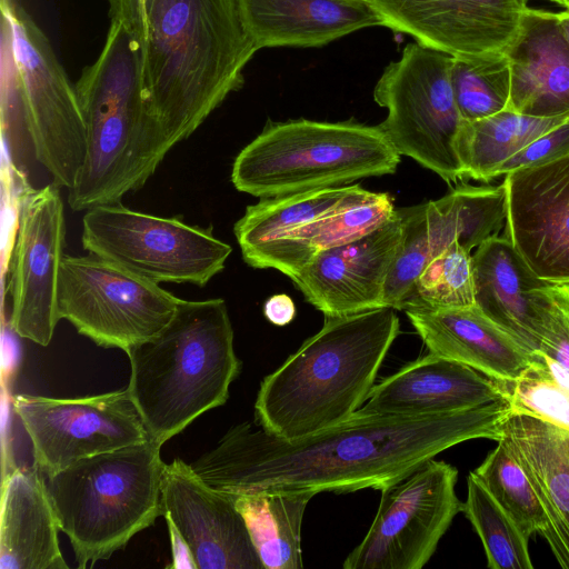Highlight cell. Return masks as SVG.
I'll use <instances>...</instances> for the list:
<instances>
[{
	"label": "cell",
	"mask_w": 569,
	"mask_h": 569,
	"mask_svg": "<svg viewBox=\"0 0 569 569\" xmlns=\"http://www.w3.org/2000/svg\"><path fill=\"white\" fill-rule=\"evenodd\" d=\"M509 399L507 383L461 362L430 353L375 383L360 408L392 416H429Z\"/></svg>",
	"instance_id": "19"
},
{
	"label": "cell",
	"mask_w": 569,
	"mask_h": 569,
	"mask_svg": "<svg viewBox=\"0 0 569 569\" xmlns=\"http://www.w3.org/2000/svg\"><path fill=\"white\" fill-rule=\"evenodd\" d=\"M539 315L541 339L535 352L569 381V282L548 283L530 292Z\"/></svg>",
	"instance_id": "37"
},
{
	"label": "cell",
	"mask_w": 569,
	"mask_h": 569,
	"mask_svg": "<svg viewBox=\"0 0 569 569\" xmlns=\"http://www.w3.org/2000/svg\"><path fill=\"white\" fill-rule=\"evenodd\" d=\"M12 405L31 440L34 466L44 476L150 439L127 388L79 398L18 395Z\"/></svg>",
	"instance_id": "13"
},
{
	"label": "cell",
	"mask_w": 569,
	"mask_h": 569,
	"mask_svg": "<svg viewBox=\"0 0 569 569\" xmlns=\"http://www.w3.org/2000/svg\"><path fill=\"white\" fill-rule=\"evenodd\" d=\"M141 71L139 42L120 22H111L100 56L74 86L87 153L68 190L73 211L118 202L138 191L168 154L149 114Z\"/></svg>",
	"instance_id": "4"
},
{
	"label": "cell",
	"mask_w": 569,
	"mask_h": 569,
	"mask_svg": "<svg viewBox=\"0 0 569 569\" xmlns=\"http://www.w3.org/2000/svg\"><path fill=\"white\" fill-rule=\"evenodd\" d=\"M563 431H565V438H566L568 453H569V430L563 429Z\"/></svg>",
	"instance_id": "44"
},
{
	"label": "cell",
	"mask_w": 569,
	"mask_h": 569,
	"mask_svg": "<svg viewBox=\"0 0 569 569\" xmlns=\"http://www.w3.org/2000/svg\"><path fill=\"white\" fill-rule=\"evenodd\" d=\"M161 501L198 569H263L233 498L206 485L190 463H166Z\"/></svg>",
	"instance_id": "17"
},
{
	"label": "cell",
	"mask_w": 569,
	"mask_h": 569,
	"mask_svg": "<svg viewBox=\"0 0 569 569\" xmlns=\"http://www.w3.org/2000/svg\"><path fill=\"white\" fill-rule=\"evenodd\" d=\"M562 8H565L566 10H569V0H563Z\"/></svg>",
	"instance_id": "45"
},
{
	"label": "cell",
	"mask_w": 569,
	"mask_h": 569,
	"mask_svg": "<svg viewBox=\"0 0 569 569\" xmlns=\"http://www.w3.org/2000/svg\"><path fill=\"white\" fill-rule=\"evenodd\" d=\"M43 476L33 465L2 478L0 569H68Z\"/></svg>",
	"instance_id": "25"
},
{
	"label": "cell",
	"mask_w": 569,
	"mask_h": 569,
	"mask_svg": "<svg viewBox=\"0 0 569 569\" xmlns=\"http://www.w3.org/2000/svg\"><path fill=\"white\" fill-rule=\"evenodd\" d=\"M383 27L452 57L505 51L529 0H371Z\"/></svg>",
	"instance_id": "16"
},
{
	"label": "cell",
	"mask_w": 569,
	"mask_h": 569,
	"mask_svg": "<svg viewBox=\"0 0 569 569\" xmlns=\"http://www.w3.org/2000/svg\"><path fill=\"white\" fill-rule=\"evenodd\" d=\"M463 511L480 537L490 569H532L529 538L470 472Z\"/></svg>",
	"instance_id": "31"
},
{
	"label": "cell",
	"mask_w": 569,
	"mask_h": 569,
	"mask_svg": "<svg viewBox=\"0 0 569 569\" xmlns=\"http://www.w3.org/2000/svg\"><path fill=\"white\" fill-rule=\"evenodd\" d=\"M505 53L511 77L507 109L537 118L569 114V44L558 12L528 7Z\"/></svg>",
	"instance_id": "20"
},
{
	"label": "cell",
	"mask_w": 569,
	"mask_h": 569,
	"mask_svg": "<svg viewBox=\"0 0 569 569\" xmlns=\"http://www.w3.org/2000/svg\"><path fill=\"white\" fill-rule=\"evenodd\" d=\"M399 162L400 154L379 124L269 121L236 157L231 182L261 199L392 174Z\"/></svg>",
	"instance_id": "7"
},
{
	"label": "cell",
	"mask_w": 569,
	"mask_h": 569,
	"mask_svg": "<svg viewBox=\"0 0 569 569\" xmlns=\"http://www.w3.org/2000/svg\"><path fill=\"white\" fill-rule=\"evenodd\" d=\"M452 59L418 42L408 43L373 90L375 101L388 110L379 127L395 150L448 184L463 180L456 152L463 120L451 84Z\"/></svg>",
	"instance_id": "8"
},
{
	"label": "cell",
	"mask_w": 569,
	"mask_h": 569,
	"mask_svg": "<svg viewBox=\"0 0 569 569\" xmlns=\"http://www.w3.org/2000/svg\"><path fill=\"white\" fill-rule=\"evenodd\" d=\"M472 305L475 289L471 252L453 242L429 260L403 311L412 307L458 308Z\"/></svg>",
	"instance_id": "34"
},
{
	"label": "cell",
	"mask_w": 569,
	"mask_h": 569,
	"mask_svg": "<svg viewBox=\"0 0 569 569\" xmlns=\"http://www.w3.org/2000/svg\"><path fill=\"white\" fill-rule=\"evenodd\" d=\"M82 247L158 284L204 287L226 266L232 248L212 227L137 211L120 201L86 210Z\"/></svg>",
	"instance_id": "9"
},
{
	"label": "cell",
	"mask_w": 569,
	"mask_h": 569,
	"mask_svg": "<svg viewBox=\"0 0 569 569\" xmlns=\"http://www.w3.org/2000/svg\"><path fill=\"white\" fill-rule=\"evenodd\" d=\"M472 472L528 538L540 535L546 526L545 510L521 465L502 440Z\"/></svg>",
	"instance_id": "33"
},
{
	"label": "cell",
	"mask_w": 569,
	"mask_h": 569,
	"mask_svg": "<svg viewBox=\"0 0 569 569\" xmlns=\"http://www.w3.org/2000/svg\"><path fill=\"white\" fill-rule=\"evenodd\" d=\"M16 340L11 336L3 333L2 350H3V362L2 373L8 378L14 372L19 365V349Z\"/></svg>",
	"instance_id": "42"
},
{
	"label": "cell",
	"mask_w": 569,
	"mask_h": 569,
	"mask_svg": "<svg viewBox=\"0 0 569 569\" xmlns=\"http://www.w3.org/2000/svg\"><path fill=\"white\" fill-rule=\"evenodd\" d=\"M430 353L467 365L505 382L516 381L533 355L490 320L476 305L405 310Z\"/></svg>",
	"instance_id": "21"
},
{
	"label": "cell",
	"mask_w": 569,
	"mask_h": 569,
	"mask_svg": "<svg viewBox=\"0 0 569 569\" xmlns=\"http://www.w3.org/2000/svg\"><path fill=\"white\" fill-rule=\"evenodd\" d=\"M399 326L389 307L326 317L321 329L261 381L257 423L293 440L347 420L366 402Z\"/></svg>",
	"instance_id": "3"
},
{
	"label": "cell",
	"mask_w": 569,
	"mask_h": 569,
	"mask_svg": "<svg viewBox=\"0 0 569 569\" xmlns=\"http://www.w3.org/2000/svg\"><path fill=\"white\" fill-rule=\"evenodd\" d=\"M402 237L396 214L365 237L316 253L291 278L326 317L383 308L386 280Z\"/></svg>",
	"instance_id": "18"
},
{
	"label": "cell",
	"mask_w": 569,
	"mask_h": 569,
	"mask_svg": "<svg viewBox=\"0 0 569 569\" xmlns=\"http://www.w3.org/2000/svg\"><path fill=\"white\" fill-rule=\"evenodd\" d=\"M264 317L274 326H286L296 316V306L286 293L273 295L263 305Z\"/></svg>",
	"instance_id": "41"
},
{
	"label": "cell",
	"mask_w": 569,
	"mask_h": 569,
	"mask_svg": "<svg viewBox=\"0 0 569 569\" xmlns=\"http://www.w3.org/2000/svg\"><path fill=\"white\" fill-rule=\"evenodd\" d=\"M66 243L62 198L54 183L26 192L19 204L10 258V329L40 346L52 339L58 313L60 268Z\"/></svg>",
	"instance_id": "14"
},
{
	"label": "cell",
	"mask_w": 569,
	"mask_h": 569,
	"mask_svg": "<svg viewBox=\"0 0 569 569\" xmlns=\"http://www.w3.org/2000/svg\"><path fill=\"white\" fill-rule=\"evenodd\" d=\"M149 0H109L111 22H120L139 42L147 38V8Z\"/></svg>",
	"instance_id": "39"
},
{
	"label": "cell",
	"mask_w": 569,
	"mask_h": 569,
	"mask_svg": "<svg viewBox=\"0 0 569 569\" xmlns=\"http://www.w3.org/2000/svg\"><path fill=\"white\" fill-rule=\"evenodd\" d=\"M11 23L22 82L24 132L53 183L72 188L87 153L86 123L76 87L50 41L19 1L1 2Z\"/></svg>",
	"instance_id": "11"
},
{
	"label": "cell",
	"mask_w": 569,
	"mask_h": 569,
	"mask_svg": "<svg viewBox=\"0 0 569 569\" xmlns=\"http://www.w3.org/2000/svg\"><path fill=\"white\" fill-rule=\"evenodd\" d=\"M569 119V114L537 118L505 109L492 116L462 121L456 152L465 179L488 182L496 171L530 142Z\"/></svg>",
	"instance_id": "29"
},
{
	"label": "cell",
	"mask_w": 569,
	"mask_h": 569,
	"mask_svg": "<svg viewBox=\"0 0 569 569\" xmlns=\"http://www.w3.org/2000/svg\"><path fill=\"white\" fill-rule=\"evenodd\" d=\"M548 1L555 2L561 7L563 6V0H548Z\"/></svg>",
	"instance_id": "46"
},
{
	"label": "cell",
	"mask_w": 569,
	"mask_h": 569,
	"mask_svg": "<svg viewBox=\"0 0 569 569\" xmlns=\"http://www.w3.org/2000/svg\"><path fill=\"white\" fill-rule=\"evenodd\" d=\"M426 207L427 202L397 208L402 220V237L386 280L385 307L403 310L431 258Z\"/></svg>",
	"instance_id": "36"
},
{
	"label": "cell",
	"mask_w": 569,
	"mask_h": 569,
	"mask_svg": "<svg viewBox=\"0 0 569 569\" xmlns=\"http://www.w3.org/2000/svg\"><path fill=\"white\" fill-rule=\"evenodd\" d=\"M160 449L149 439L42 475L58 527L69 538L78 568L109 559L163 516L166 463Z\"/></svg>",
	"instance_id": "6"
},
{
	"label": "cell",
	"mask_w": 569,
	"mask_h": 569,
	"mask_svg": "<svg viewBox=\"0 0 569 569\" xmlns=\"http://www.w3.org/2000/svg\"><path fill=\"white\" fill-rule=\"evenodd\" d=\"M532 355L521 377L506 382L511 409L569 430V381L542 356Z\"/></svg>",
	"instance_id": "35"
},
{
	"label": "cell",
	"mask_w": 569,
	"mask_h": 569,
	"mask_svg": "<svg viewBox=\"0 0 569 569\" xmlns=\"http://www.w3.org/2000/svg\"><path fill=\"white\" fill-rule=\"evenodd\" d=\"M392 197L355 184L331 213L296 230L279 250L272 269L290 279L319 251L342 246L372 232L396 214Z\"/></svg>",
	"instance_id": "27"
},
{
	"label": "cell",
	"mask_w": 569,
	"mask_h": 569,
	"mask_svg": "<svg viewBox=\"0 0 569 569\" xmlns=\"http://www.w3.org/2000/svg\"><path fill=\"white\" fill-rule=\"evenodd\" d=\"M475 305L520 346L535 353L541 326L530 292L549 282L538 278L507 237L493 236L471 254Z\"/></svg>",
	"instance_id": "24"
},
{
	"label": "cell",
	"mask_w": 569,
	"mask_h": 569,
	"mask_svg": "<svg viewBox=\"0 0 569 569\" xmlns=\"http://www.w3.org/2000/svg\"><path fill=\"white\" fill-rule=\"evenodd\" d=\"M142 86L169 152L243 84L258 51L237 0H149Z\"/></svg>",
	"instance_id": "2"
},
{
	"label": "cell",
	"mask_w": 569,
	"mask_h": 569,
	"mask_svg": "<svg viewBox=\"0 0 569 569\" xmlns=\"http://www.w3.org/2000/svg\"><path fill=\"white\" fill-rule=\"evenodd\" d=\"M451 84L463 121H473L507 109L511 77L505 51L453 57Z\"/></svg>",
	"instance_id": "32"
},
{
	"label": "cell",
	"mask_w": 569,
	"mask_h": 569,
	"mask_svg": "<svg viewBox=\"0 0 569 569\" xmlns=\"http://www.w3.org/2000/svg\"><path fill=\"white\" fill-rule=\"evenodd\" d=\"M172 550V563L167 566L174 569H198L191 549L173 521L164 517Z\"/></svg>",
	"instance_id": "40"
},
{
	"label": "cell",
	"mask_w": 569,
	"mask_h": 569,
	"mask_svg": "<svg viewBox=\"0 0 569 569\" xmlns=\"http://www.w3.org/2000/svg\"><path fill=\"white\" fill-rule=\"evenodd\" d=\"M511 411L510 399L429 416L359 409L338 425L293 440L242 422L190 466L206 485L230 497L381 490L450 447L478 438L498 441Z\"/></svg>",
	"instance_id": "1"
},
{
	"label": "cell",
	"mask_w": 569,
	"mask_h": 569,
	"mask_svg": "<svg viewBox=\"0 0 569 569\" xmlns=\"http://www.w3.org/2000/svg\"><path fill=\"white\" fill-rule=\"evenodd\" d=\"M431 258L453 242L471 252L506 221V189L459 184L426 207ZM430 258V259H431Z\"/></svg>",
	"instance_id": "28"
},
{
	"label": "cell",
	"mask_w": 569,
	"mask_h": 569,
	"mask_svg": "<svg viewBox=\"0 0 569 569\" xmlns=\"http://www.w3.org/2000/svg\"><path fill=\"white\" fill-rule=\"evenodd\" d=\"M180 301L160 284L99 256H63L59 318L100 347L127 353L157 336L171 321Z\"/></svg>",
	"instance_id": "10"
},
{
	"label": "cell",
	"mask_w": 569,
	"mask_h": 569,
	"mask_svg": "<svg viewBox=\"0 0 569 569\" xmlns=\"http://www.w3.org/2000/svg\"><path fill=\"white\" fill-rule=\"evenodd\" d=\"M506 237L549 283L569 282V156L505 176Z\"/></svg>",
	"instance_id": "15"
},
{
	"label": "cell",
	"mask_w": 569,
	"mask_h": 569,
	"mask_svg": "<svg viewBox=\"0 0 569 569\" xmlns=\"http://www.w3.org/2000/svg\"><path fill=\"white\" fill-rule=\"evenodd\" d=\"M315 495L279 492L232 497L263 569L303 567L301 523L307 505Z\"/></svg>",
	"instance_id": "30"
},
{
	"label": "cell",
	"mask_w": 569,
	"mask_h": 569,
	"mask_svg": "<svg viewBox=\"0 0 569 569\" xmlns=\"http://www.w3.org/2000/svg\"><path fill=\"white\" fill-rule=\"evenodd\" d=\"M528 476L546 513L540 535L559 566L569 569V453L562 428L511 411L501 438Z\"/></svg>",
	"instance_id": "23"
},
{
	"label": "cell",
	"mask_w": 569,
	"mask_h": 569,
	"mask_svg": "<svg viewBox=\"0 0 569 569\" xmlns=\"http://www.w3.org/2000/svg\"><path fill=\"white\" fill-rule=\"evenodd\" d=\"M127 389L158 446L224 405L241 361L226 301L181 299L171 321L131 348Z\"/></svg>",
	"instance_id": "5"
},
{
	"label": "cell",
	"mask_w": 569,
	"mask_h": 569,
	"mask_svg": "<svg viewBox=\"0 0 569 569\" xmlns=\"http://www.w3.org/2000/svg\"><path fill=\"white\" fill-rule=\"evenodd\" d=\"M458 470L429 459L381 491L376 517L345 569H421L453 518L463 511L456 493Z\"/></svg>",
	"instance_id": "12"
},
{
	"label": "cell",
	"mask_w": 569,
	"mask_h": 569,
	"mask_svg": "<svg viewBox=\"0 0 569 569\" xmlns=\"http://www.w3.org/2000/svg\"><path fill=\"white\" fill-rule=\"evenodd\" d=\"M355 184L261 198L246 208L233 232L244 262L256 269H272L287 239L301 227L336 210Z\"/></svg>",
	"instance_id": "26"
},
{
	"label": "cell",
	"mask_w": 569,
	"mask_h": 569,
	"mask_svg": "<svg viewBox=\"0 0 569 569\" xmlns=\"http://www.w3.org/2000/svg\"><path fill=\"white\" fill-rule=\"evenodd\" d=\"M566 156H569V119L515 153L500 166L495 178L505 177L520 168L555 161Z\"/></svg>",
	"instance_id": "38"
},
{
	"label": "cell",
	"mask_w": 569,
	"mask_h": 569,
	"mask_svg": "<svg viewBox=\"0 0 569 569\" xmlns=\"http://www.w3.org/2000/svg\"><path fill=\"white\" fill-rule=\"evenodd\" d=\"M558 20L560 30L569 44V10L558 12Z\"/></svg>",
	"instance_id": "43"
},
{
	"label": "cell",
	"mask_w": 569,
	"mask_h": 569,
	"mask_svg": "<svg viewBox=\"0 0 569 569\" xmlns=\"http://www.w3.org/2000/svg\"><path fill=\"white\" fill-rule=\"evenodd\" d=\"M258 50L321 47L361 29L382 26L371 0H237Z\"/></svg>",
	"instance_id": "22"
}]
</instances>
